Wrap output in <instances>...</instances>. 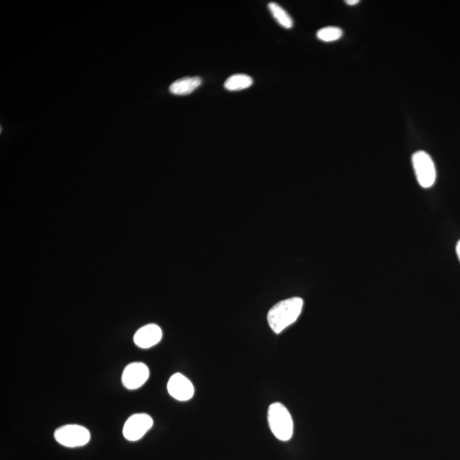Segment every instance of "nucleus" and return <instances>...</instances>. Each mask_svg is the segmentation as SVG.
<instances>
[{
  "label": "nucleus",
  "mask_w": 460,
  "mask_h": 460,
  "mask_svg": "<svg viewBox=\"0 0 460 460\" xmlns=\"http://www.w3.org/2000/svg\"><path fill=\"white\" fill-rule=\"evenodd\" d=\"M303 301L300 298H291L276 303L268 313L267 320L275 334L282 333L287 327L297 321L301 314Z\"/></svg>",
  "instance_id": "obj_1"
},
{
  "label": "nucleus",
  "mask_w": 460,
  "mask_h": 460,
  "mask_svg": "<svg viewBox=\"0 0 460 460\" xmlns=\"http://www.w3.org/2000/svg\"><path fill=\"white\" fill-rule=\"evenodd\" d=\"M268 423L275 437L280 441L287 442L293 437L294 420L283 404H271L268 410Z\"/></svg>",
  "instance_id": "obj_2"
},
{
  "label": "nucleus",
  "mask_w": 460,
  "mask_h": 460,
  "mask_svg": "<svg viewBox=\"0 0 460 460\" xmlns=\"http://www.w3.org/2000/svg\"><path fill=\"white\" fill-rule=\"evenodd\" d=\"M412 162L419 185L425 189L433 186L437 179V171L430 155L425 151L416 152L412 158Z\"/></svg>",
  "instance_id": "obj_3"
},
{
  "label": "nucleus",
  "mask_w": 460,
  "mask_h": 460,
  "mask_svg": "<svg viewBox=\"0 0 460 460\" xmlns=\"http://www.w3.org/2000/svg\"><path fill=\"white\" fill-rule=\"evenodd\" d=\"M54 438L61 445L78 447L86 445L91 439L90 431L79 425H67L55 431Z\"/></svg>",
  "instance_id": "obj_4"
},
{
  "label": "nucleus",
  "mask_w": 460,
  "mask_h": 460,
  "mask_svg": "<svg viewBox=\"0 0 460 460\" xmlns=\"http://www.w3.org/2000/svg\"><path fill=\"white\" fill-rule=\"evenodd\" d=\"M154 425V420L147 414H136L126 420L123 428L124 437L128 441L137 442L143 438Z\"/></svg>",
  "instance_id": "obj_5"
},
{
  "label": "nucleus",
  "mask_w": 460,
  "mask_h": 460,
  "mask_svg": "<svg viewBox=\"0 0 460 460\" xmlns=\"http://www.w3.org/2000/svg\"><path fill=\"white\" fill-rule=\"evenodd\" d=\"M149 378V367L143 362H133L124 369L122 383L128 390H137L141 388Z\"/></svg>",
  "instance_id": "obj_6"
},
{
  "label": "nucleus",
  "mask_w": 460,
  "mask_h": 460,
  "mask_svg": "<svg viewBox=\"0 0 460 460\" xmlns=\"http://www.w3.org/2000/svg\"><path fill=\"white\" fill-rule=\"evenodd\" d=\"M167 390L171 397L179 402L190 401L195 394L193 383L181 374L171 376L167 383Z\"/></svg>",
  "instance_id": "obj_7"
},
{
  "label": "nucleus",
  "mask_w": 460,
  "mask_h": 460,
  "mask_svg": "<svg viewBox=\"0 0 460 460\" xmlns=\"http://www.w3.org/2000/svg\"><path fill=\"white\" fill-rule=\"evenodd\" d=\"M162 339V328L155 324H149L138 330L134 335L136 346L142 349H149L159 342Z\"/></svg>",
  "instance_id": "obj_8"
},
{
  "label": "nucleus",
  "mask_w": 460,
  "mask_h": 460,
  "mask_svg": "<svg viewBox=\"0 0 460 460\" xmlns=\"http://www.w3.org/2000/svg\"><path fill=\"white\" fill-rule=\"evenodd\" d=\"M202 84V79L199 77L182 78L171 84L169 91L173 95L186 96L194 92Z\"/></svg>",
  "instance_id": "obj_9"
},
{
  "label": "nucleus",
  "mask_w": 460,
  "mask_h": 460,
  "mask_svg": "<svg viewBox=\"0 0 460 460\" xmlns=\"http://www.w3.org/2000/svg\"><path fill=\"white\" fill-rule=\"evenodd\" d=\"M253 79L247 74H237L230 76L225 83V88L229 91H239L247 89L253 85Z\"/></svg>",
  "instance_id": "obj_10"
},
{
  "label": "nucleus",
  "mask_w": 460,
  "mask_h": 460,
  "mask_svg": "<svg viewBox=\"0 0 460 460\" xmlns=\"http://www.w3.org/2000/svg\"><path fill=\"white\" fill-rule=\"evenodd\" d=\"M268 7H269L270 13L273 15L275 21L283 27L284 29H291L294 27L293 19H291L289 14L281 6H279L276 3H270Z\"/></svg>",
  "instance_id": "obj_11"
},
{
  "label": "nucleus",
  "mask_w": 460,
  "mask_h": 460,
  "mask_svg": "<svg viewBox=\"0 0 460 460\" xmlns=\"http://www.w3.org/2000/svg\"><path fill=\"white\" fill-rule=\"evenodd\" d=\"M317 38L323 42H334L343 36V30L338 27H326L317 32Z\"/></svg>",
  "instance_id": "obj_12"
},
{
  "label": "nucleus",
  "mask_w": 460,
  "mask_h": 460,
  "mask_svg": "<svg viewBox=\"0 0 460 460\" xmlns=\"http://www.w3.org/2000/svg\"><path fill=\"white\" fill-rule=\"evenodd\" d=\"M348 6H355L357 5L358 3H360L359 0H347L346 1Z\"/></svg>",
  "instance_id": "obj_13"
},
{
  "label": "nucleus",
  "mask_w": 460,
  "mask_h": 460,
  "mask_svg": "<svg viewBox=\"0 0 460 460\" xmlns=\"http://www.w3.org/2000/svg\"><path fill=\"white\" fill-rule=\"evenodd\" d=\"M456 250H457L458 257L460 260V241L457 244V247H456Z\"/></svg>",
  "instance_id": "obj_14"
}]
</instances>
